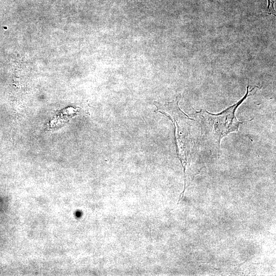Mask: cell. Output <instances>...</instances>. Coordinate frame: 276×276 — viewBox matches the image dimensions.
I'll return each instance as SVG.
<instances>
[{
	"instance_id": "1",
	"label": "cell",
	"mask_w": 276,
	"mask_h": 276,
	"mask_svg": "<svg viewBox=\"0 0 276 276\" xmlns=\"http://www.w3.org/2000/svg\"><path fill=\"white\" fill-rule=\"evenodd\" d=\"M180 96L175 100L165 103L154 102L156 112H160L170 120L175 127V140L179 158L183 168L186 177V167L194 154L199 150L201 137L199 124L189 117L179 108Z\"/></svg>"
},
{
	"instance_id": "2",
	"label": "cell",
	"mask_w": 276,
	"mask_h": 276,
	"mask_svg": "<svg viewBox=\"0 0 276 276\" xmlns=\"http://www.w3.org/2000/svg\"><path fill=\"white\" fill-rule=\"evenodd\" d=\"M254 89V88L249 90L247 85V91L244 97L220 113L214 114L205 109L195 112V117L200 128L201 137L208 145L217 150L224 137L231 132L239 131V126L242 123L236 117V110L247 97L252 95L251 93Z\"/></svg>"
}]
</instances>
